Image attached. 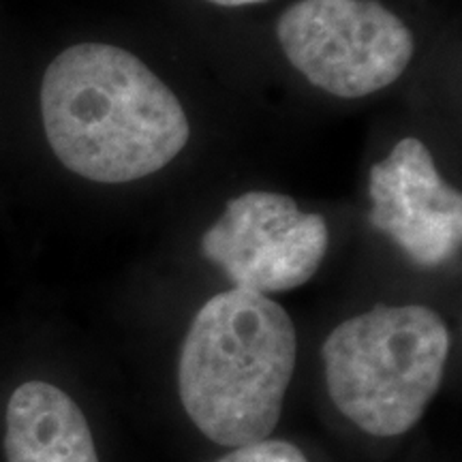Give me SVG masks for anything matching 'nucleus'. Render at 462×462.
<instances>
[{
    "label": "nucleus",
    "mask_w": 462,
    "mask_h": 462,
    "mask_svg": "<svg viewBox=\"0 0 462 462\" xmlns=\"http://www.w3.org/2000/svg\"><path fill=\"white\" fill-rule=\"evenodd\" d=\"M43 129L56 159L92 182L146 178L187 146V114L163 79L131 51L79 43L50 62Z\"/></svg>",
    "instance_id": "obj_1"
},
{
    "label": "nucleus",
    "mask_w": 462,
    "mask_h": 462,
    "mask_svg": "<svg viewBox=\"0 0 462 462\" xmlns=\"http://www.w3.org/2000/svg\"><path fill=\"white\" fill-rule=\"evenodd\" d=\"M330 246V229L287 195L251 190L225 206L201 238V253L236 287L268 296L313 279Z\"/></svg>",
    "instance_id": "obj_5"
},
{
    "label": "nucleus",
    "mask_w": 462,
    "mask_h": 462,
    "mask_svg": "<svg viewBox=\"0 0 462 462\" xmlns=\"http://www.w3.org/2000/svg\"><path fill=\"white\" fill-rule=\"evenodd\" d=\"M448 326L429 306H374L323 343L332 402L373 437H398L421 420L441 385Z\"/></svg>",
    "instance_id": "obj_3"
},
{
    "label": "nucleus",
    "mask_w": 462,
    "mask_h": 462,
    "mask_svg": "<svg viewBox=\"0 0 462 462\" xmlns=\"http://www.w3.org/2000/svg\"><path fill=\"white\" fill-rule=\"evenodd\" d=\"M215 462H309L306 456L289 441L263 439V441L240 446Z\"/></svg>",
    "instance_id": "obj_8"
},
{
    "label": "nucleus",
    "mask_w": 462,
    "mask_h": 462,
    "mask_svg": "<svg viewBox=\"0 0 462 462\" xmlns=\"http://www.w3.org/2000/svg\"><path fill=\"white\" fill-rule=\"evenodd\" d=\"M276 34L289 62L340 99L394 84L415 51L411 31L377 0H300Z\"/></svg>",
    "instance_id": "obj_4"
},
{
    "label": "nucleus",
    "mask_w": 462,
    "mask_h": 462,
    "mask_svg": "<svg viewBox=\"0 0 462 462\" xmlns=\"http://www.w3.org/2000/svg\"><path fill=\"white\" fill-rule=\"evenodd\" d=\"M373 227L415 265L437 268L452 259L462 240V198L437 171L430 150L415 137H404L390 157L373 165Z\"/></svg>",
    "instance_id": "obj_6"
},
{
    "label": "nucleus",
    "mask_w": 462,
    "mask_h": 462,
    "mask_svg": "<svg viewBox=\"0 0 462 462\" xmlns=\"http://www.w3.org/2000/svg\"><path fill=\"white\" fill-rule=\"evenodd\" d=\"M298 337L281 304L234 287L201 306L184 337L178 390L210 441L251 446L273 435L296 371Z\"/></svg>",
    "instance_id": "obj_2"
},
{
    "label": "nucleus",
    "mask_w": 462,
    "mask_h": 462,
    "mask_svg": "<svg viewBox=\"0 0 462 462\" xmlns=\"http://www.w3.org/2000/svg\"><path fill=\"white\" fill-rule=\"evenodd\" d=\"M208 3L218 5V7H245V5H257L265 0H208Z\"/></svg>",
    "instance_id": "obj_9"
},
{
    "label": "nucleus",
    "mask_w": 462,
    "mask_h": 462,
    "mask_svg": "<svg viewBox=\"0 0 462 462\" xmlns=\"http://www.w3.org/2000/svg\"><path fill=\"white\" fill-rule=\"evenodd\" d=\"M7 462H99L88 420L67 392L28 381L5 415Z\"/></svg>",
    "instance_id": "obj_7"
}]
</instances>
